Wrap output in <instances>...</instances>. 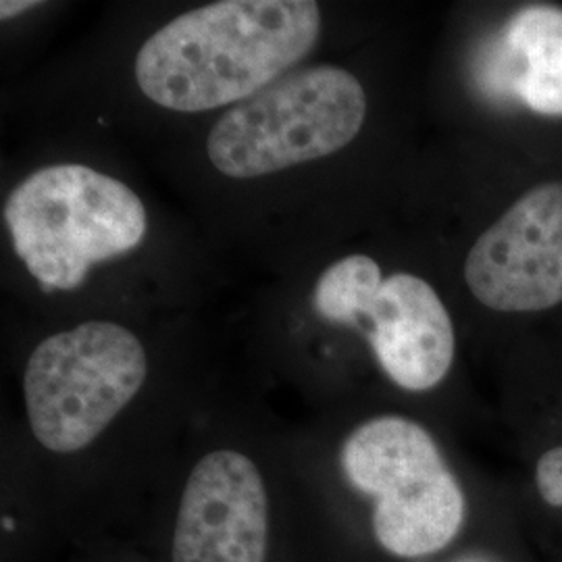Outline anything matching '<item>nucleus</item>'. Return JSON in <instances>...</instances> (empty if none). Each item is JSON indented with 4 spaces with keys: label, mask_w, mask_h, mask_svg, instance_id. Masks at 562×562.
I'll use <instances>...</instances> for the list:
<instances>
[{
    "label": "nucleus",
    "mask_w": 562,
    "mask_h": 562,
    "mask_svg": "<svg viewBox=\"0 0 562 562\" xmlns=\"http://www.w3.org/2000/svg\"><path fill=\"white\" fill-rule=\"evenodd\" d=\"M15 255L44 290H74L97 262L140 246L146 209L123 181L78 162L32 173L4 204Z\"/></svg>",
    "instance_id": "2"
},
{
    "label": "nucleus",
    "mask_w": 562,
    "mask_h": 562,
    "mask_svg": "<svg viewBox=\"0 0 562 562\" xmlns=\"http://www.w3.org/2000/svg\"><path fill=\"white\" fill-rule=\"evenodd\" d=\"M323 319L362 327L385 375L408 392L442 382L454 361V327L438 292L411 273L382 278L367 255L323 271L313 292Z\"/></svg>",
    "instance_id": "6"
},
{
    "label": "nucleus",
    "mask_w": 562,
    "mask_h": 562,
    "mask_svg": "<svg viewBox=\"0 0 562 562\" xmlns=\"http://www.w3.org/2000/svg\"><path fill=\"white\" fill-rule=\"evenodd\" d=\"M536 482L546 503L562 506V446L542 454L538 461Z\"/></svg>",
    "instance_id": "10"
},
{
    "label": "nucleus",
    "mask_w": 562,
    "mask_h": 562,
    "mask_svg": "<svg viewBox=\"0 0 562 562\" xmlns=\"http://www.w3.org/2000/svg\"><path fill=\"white\" fill-rule=\"evenodd\" d=\"M142 341L120 323L88 322L42 340L23 373L36 440L69 454L94 442L146 380Z\"/></svg>",
    "instance_id": "5"
},
{
    "label": "nucleus",
    "mask_w": 562,
    "mask_h": 562,
    "mask_svg": "<svg viewBox=\"0 0 562 562\" xmlns=\"http://www.w3.org/2000/svg\"><path fill=\"white\" fill-rule=\"evenodd\" d=\"M341 469L375 498L373 531L402 559L434 554L452 542L464 519L461 485L419 423L387 415L359 425L341 446Z\"/></svg>",
    "instance_id": "4"
},
{
    "label": "nucleus",
    "mask_w": 562,
    "mask_h": 562,
    "mask_svg": "<svg viewBox=\"0 0 562 562\" xmlns=\"http://www.w3.org/2000/svg\"><path fill=\"white\" fill-rule=\"evenodd\" d=\"M41 2L38 0H2L0 2V15L2 20H11V18H18L21 13L38 7Z\"/></svg>",
    "instance_id": "11"
},
{
    "label": "nucleus",
    "mask_w": 562,
    "mask_h": 562,
    "mask_svg": "<svg viewBox=\"0 0 562 562\" xmlns=\"http://www.w3.org/2000/svg\"><path fill=\"white\" fill-rule=\"evenodd\" d=\"M464 280L483 306L536 313L562 302V181L531 188L473 244Z\"/></svg>",
    "instance_id": "7"
},
{
    "label": "nucleus",
    "mask_w": 562,
    "mask_h": 562,
    "mask_svg": "<svg viewBox=\"0 0 562 562\" xmlns=\"http://www.w3.org/2000/svg\"><path fill=\"white\" fill-rule=\"evenodd\" d=\"M322 34L313 0H222L162 25L142 44L136 81L162 109L238 104L306 57Z\"/></svg>",
    "instance_id": "1"
},
{
    "label": "nucleus",
    "mask_w": 562,
    "mask_h": 562,
    "mask_svg": "<svg viewBox=\"0 0 562 562\" xmlns=\"http://www.w3.org/2000/svg\"><path fill=\"white\" fill-rule=\"evenodd\" d=\"M364 115L357 76L313 65L234 104L211 130L206 155L223 176L250 180L338 153L357 138Z\"/></svg>",
    "instance_id": "3"
},
{
    "label": "nucleus",
    "mask_w": 562,
    "mask_h": 562,
    "mask_svg": "<svg viewBox=\"0 0 562 562\" xmlns=\"http://www.w3.org/2000/svg\"><path fill=\"white\" fill-rule=\"evenodd\" d=\"M269 501L255 462L217 450L190 473L173 533V562H265Z\"/></svg>",
    "instance_id": "8"
},
{
    "label": "nucleus",
    "mask_w": 562,
    "mask_h": 562,
    "mask_svg": "<svg viewBox=\"0 0 562 562\" xmlns=\"http://www.w3.org/2000/svg\"><path fill=\"white\" fill-rule=\"evenodd\" d=\"M485 99L562 117V7H522L485 41L475 59Z\"/></svg>",
    "instance_id": "9"
}]
</instances>
